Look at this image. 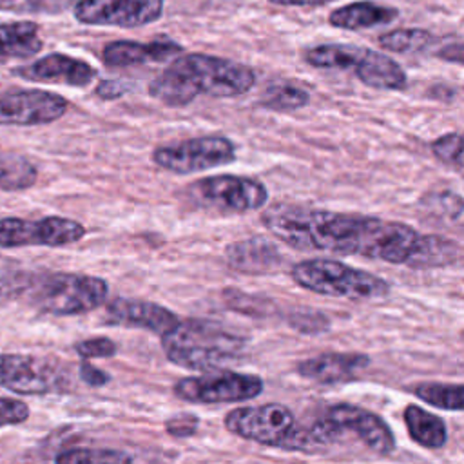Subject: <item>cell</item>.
Wrapping results in <instances>:
<instances>
[{"label": "cell", "instance_id": "6da1fadb", "mask_svg": "<svg viewBox=\"0 0 464 464\" xmlns=\"http://www.w3.org/2000/svg\"><path fill=\"white\" fill-rule=\"evenodd\" d=\"M261 221L297 250L364 256L411 268L448 266L460 257V245L450 237L419 234L410 225L373 216L276 203L261 214Z\"/></svg>", "mask_w": 464, "mask_h": 464}, {"label": "cell", "instance_id": "7a4b0ae2", "mask_svg": "<svg viewBox=\"0 0 464 464\" xmlns=\"http://www.w3.org/2000/svg\"><path fill=\"white\" fill-rule=\"evenodd\" d=\"M256 83V72L221 56L188 53L176 56L149 83V94L167 107H185L198 96L236 98Z\"/></svg>", "mask_w": 464, "mask_h": 464}, {"label": "cell", "instance_id": "3957f363", "mask_svg": "<svg viewBox=\"0 0 464 464\" xmlns=\"http://www.w3.org/2000/svg\"><path fill=\"white\" fill-rule=\"evenodd\" d=\"M167 359L178 366L214 372L239 359L245 337L207 319H181L161 335Z\"/></svg>", "mask_w": 464, "mask_h": 464}, {"label": "cell", "instance_id": "277c9868", "mask_svg": "<svg viewBox=\"0 0 464 464\" xmlns=\"http://www.w3.org/2000/svg\"><path fill=\"white\" fill-rule=\"evenodd\" d=\"M22 295L40 312L78 315L102 306L109 295V285L89 274L27 272Z\"/></svg>", "mask_w": 464, "mask_h": 464}, {"label": "cell", "instance_id": "5b68a950", "mask_svg": "<svg viewBox=\"0 0 464 464\" xmlns=\"http://www.w3.org/2000/svg\"><path fill=\"white\" fill-rule=\"evenodd\" d=\"M353 435L370 451L390 455L395 450V437L382 417L355 404H334L312 424L304 426V453H319Z\"/></svg>", "mask_w": 464, "mask_h": 464}, {"label": "cell", "instance_id": "8992f818", "mask_svg": "<svg viewBox=\"0 0 464 464\" xmlns=\"http://www.w3.org/2000/svg\"><path fill=\"white\" fill-rule=\"evenodd\" d=\"M290 276L301 288L332 297L372 299L382 297L390 292L386 279L324 257L295 263L290 270Z\"/></svg>", "mask_w": 464, "mask_h": 464}, {"label": "cell", "instance_id": "52a82bcc", "mask_svg": "<svg viewBox=\"0 0 464 464\" xmlns=\"http://www.w3.org/2000/svg\"><path fill=\"white\" fill-rule=\"evenodd\" d=\"M225 428L246 440L286 451L304 450V424L279 402L234 408L225 415Z\"/></svg>", "mask_w": 464, "mask_h": 464}, {"label": "cell", "instance_id": "ba28073f", "mask_svg": "<svg viewBox=\"0 0 464 464\" xmlns=\"http://www.w3.org/2000/svg\"><path fill=\"white\" fill-rule=\"evenodd\" d=\"M0 388L18 395H49L71 390L67 368L51 357L0 353Z\"/></svg>", "mask_w": 464, "mask_h": 464}, {"label": "cell", "instance_id": "9c48e42d", "mask_svg": "<svg viewBox=\"0 0 464 464\" xmlns=\"http://www.w3.org/2000/svg\"><path fill=\"white\" fill-rule=\"evenodd\" d=\"M185 192L199 207L237 214L257 210L268 201V190L261 181L237 174L199 178L185 187Z\"/></svg>", "mask_w": 464, "mask_h": 464}, {"label": "cell", "instance_id": "30bf717a", "mask_svg": "<svg viewBox=\"0 0 464 464\" xmlns=\"http://www.w3.org/2000/svg\"><path fill=\"white\" fill-rule=\"evenodd\" d=\"M236 160V145L225 136H196L152 150V161L174 174H192L208 170Z\"/></svg>", "mask_w": 464, "mask_h": 464}, {"label": "cell", "instance_id": "8fae6325", "mask_svg": "<svg viewBox=\"0 0 464 464\" xmlns=\"http://www.w3.org/2000/svg\"><path fill=\"white\" fill-rule=\"evenodd\" d=\"M172 392L181 401L194 404L241 402L257 397L263 392V381L252 373L221 370L198 377H183L172 386Z\"/></svg>", "mask_w": 464, "mask_h": 464}, {"label": "cell", "instance_id": "7c38bea8", "mask_svg": "<svg viewBox=\"0 0 464 464\" xmlns=\"http://www.w3.org/2000/svg\"><path fill=\"white\" fill-rule=\"evenodd\" d=\"M85 232V227L71 218L45 216L24 219L11 216L0 219V246H65L80 241Z\"/></svg>", "mask_w": 464, "mask_h": 464}, {"label": "cell", "instance_id": "4fadbf2b", "mask_svg": "<svg viewBox=\"0 0 464 464\" xmlns=\"http://www.w3.org/2000/svg\"><path fill=\"white\" fill-rule=\"evenodd\" d=\"M163 14V0H78L74 18L83 25L141 27Z\"/></svg>", "mask_w": 464, "mask_h": 464}, {"label": "cell", "instance_id": "5bb4252c", "mask_svg": "<svg viewBox=\"0 0 464 464\" xmlns=\"http://www.w3.org/2000/svg\"><path fill=\"white\" fill-rule=\"evenodd\" d=\"M69 102L44 89H14L0 92V125H45L60 120Z\"/></svg>", "mask_w": 464, "mask_h": 464}, {"label": "cell", "instance_id": "9a60e30c", "mask_svg": "<svg viewBox=\"0 0 464 464\" xmlns=\"http://www.w3.org/2000/svg\"><path fill=\"white\" fill-rule=\"evenodd\" d=\"M103 321L116 326L143 328L161 337L179 321V315L152 301L114 297L107 303Z\"/></svg>", "mask_w": 464, "mask_h": 464}, {"label": "cell", "instance_id": "2e32d148", "mask_svg": "<svg viewBox=\"0 0 464 464\" xmlns=\"http://www.w3.org/2000/svg\"><path fill=\"white\" fill-rule=\"evenodd\" d=\"M14 74L29 82L87 87L96 78V69L80 58L63 53H51L29 65L16 67Z\"/></svg>", "mask_w": 464, "mask_h": 464}, {"label": "cell", "instance_id": "e0dca14e", "mask_svg": "<svg viewBox=\"0 0 464 464\" xmlns=\"http://www.w3.org/2000/svg\"><path fill=\"white\" fill-rule=\"evenodd\" d=\"M370 364L366 353L355 352H328L297 362L295 370L301 377L319 384H339L352 381L361 370Z\"/></svg>", "mask_w": 464, "mask_h": 464}, {"label": "cell", "instance_id": "ac0fdd59", "mask_svg": "<svg viewBox=\"0 0 464 464\" xmlns=\"http://www.w3.org/2000/svg\"><path fill=\"white\" fill-rule=\"evenodd\" d=\"M183 53V45L170 40H154L141 44L136 40H116L109 42L102 51V62L111 69L158 63L174 60Z\"/></svg>", "mask_w": 464, "mask_h": 464}, {"label": "cell", "instance_id": "d6986e66", "mask_svg": "<svg viewBox=\"0 0 464 464\" xmlns=\"http://www.w3.org/2000/svg\"><path fill=\"white\" fill-rule=\"evenodd\" d=\"M225 261L237 272L261 274L276 270L283 263V256L276 243L265 237H252L227 245Z\"/></svg>", "mask_w": 464, "mask_h": 464}, {"label": "cell", "instance_id": "ffe728a7", "mask_svg": "<svg viewBox=\"0 0 464 464\" xmlns=\"http://www.w3.org/2000/svg\"><path fill=\"white\" fill-rule=\"evenodd\" d=\"M353 71H355V76L366 87H372V89L401 91L408 83L406 72L399 62L368 47H362Z\"/></svg>", "mask_w": 464, "mask_h": 464}, {"label": "cell", "instance_id": "44dd1931", "mask_svg": "<svg viewBox=\"0 0 464 464\" xmlns=\"http://www.w3.org/2000/svg\"><path fill=\"white\" fill-rule=\"evenodd\" d=\"M399 9L390 5H381L372 0H359L334 9L328 14V24L337 29L361 31L379 25H388L397 20Z\"/></svg>", "mask_w": 464, "mask_h": 464}, {"label": "cell", "instance_id": "7402d4cb", "mask_svg": "<svg viewBox=\"0 0 464 464\" xmlns=\"http://www.w3.org/2000/svg\"><path fill=\"white\" fill-rule=\"evenodd\" d=\"M38 24L31 20L0 24V58H31L44 47Z\"/></svg>", "mask_w": 464, "mask_h": 464}, {"label": "cell", "instance_id": "603a6c76", "mask_svg": "<svg viewBox=\"0 0 464 464\" xmlns=\"http://www.w3.org/2000/svg\"><path fill=\"white\" fill-rule=\"evenodd\" d=\"M404 422L410 437L422 448L437 450L448 442L444 420L417 404H408L404 408Z\"/></svg>", "mask_w": 464, "mask_h": 464}, {"label": "cell", "instance_id": "cb8c5ba5", "mask_svg": "<svg viewBox=\"0 0 464 464\" xmlns=\"http://www.w3.org/2000/svg\"><path fill=\"white\" fill-rule=\"evenodd\" d=\"M362 47L352 44H319L304 49L303 60L315 69H353Z\"/></svg>", "mask_w": 464, "mask_h": 464}, {"label": "cell", "instance_id": "d4e9b609", "mask_svg": "<svg viewBox=\"0 0 464 464\" xmlns=\"http://www.w3.org/2000/svg\"><path fill=\"white\" fill-rule=\"evenodd\" d=\"M36 179L38 169L31 160L16 152H0V190H27L36 183Z\"/></svg>", "mask_w": 464, "mask_h": 464}, {"label": "cell", "instance_id": "484cf974", "mask_svg": "<svg viewBox=\"0 0 464 464\" xmlns=\"http://www.w3.org/2000/svg\"><path fill=\"white\" fill-rule=\"evenodd\" d=\"M308 102H310L308 91L290 82H272L259 94V105L276 112L297 111L308 105Z\"/></svg>", "mask_w": 464, "mask_h": 464}, {"label": "cell", "instance_id": "4316f807", "mask_svg": "<svg viewBox=\"0 0 464 464\" xmlns=\"http://www.w3.org/2000/svg\"><path fill=\"white\" fill-rule=\"evenodd\" d=\"M435 34H431L426 29L420 27H410V29H393L388 33H382L377 42L382 49L397 54H413V53H424L435 44Z\"/></svg>", "mask_w": 464, "mask_h": 464}, {"label": "cell", "instance_id": "83f0119b", "mask_svg": "<svg viewBox=\"0 0 464 464\" xmlns=\"http://www.w3.org/2000/svg\"><path fill=\"white\" fill-rule=\"evenodd\" d=\"M462 384H446V382H419L411 388V393L420 401L448 411H462Z\"/></svg>", "mask_w": 464, "mask_h": 464}, {"label": "cell", "instance_id": "f1b7e54d", "mask_svg": "<svg viewBox=\"0 0 464 464\" xmlns=\"http://www.w3.org/2000/svg\"><path fill=\"white\" fill-rule=\"evenodd\" d=\"M54 464H134L132 459L107 448H69L54 457Z\"/></svg>", "mask_w": 464, "mask_h": 464}, {"label": "cell", "instance_id": "f546056e", "mask_svg": "<svg viewBox=\"0 0 464 464\" xmlns=\"http://www.w3.org/2000/svg\"><path fill=\"white\" fill-rule=\"evenodd\" d=\"M433 156L444 165L462 170V134L460 132H446L431 141L430 145Z\"/></svg>", "mask_w": 464, "mask_h": 464}, {"label": "cell", "instance_id": "4dcf8cb0", "mask_svg": "<svg viewBox=\"0 0 464 464\" xmlns=\"http://www.w3.org/2000/svg\"><path fill=\"white\" fill-rule=\"evenodd\" d=\"M118 346L112 339L109 337H89V339H82L74 344V352L82 357V359H107L112 357L116 353Z\"/></svg>", "mask_w": 464, "mask_h": 464}, {"label": "cell", "instance_id": "1f68e13d", "mask_svg": "<svg viewBox=\"0 0 464 464\" xmlns=\"http://www.w3.org/2000/svg\"><path fill=\"white\" fill-rule=\"evenodd\" d=\"M225 301L230 308H236L241 314H248V315H265L266 310L263 304L270 303L268 299H261L259 295H248L234 288L225 290Z\"/></svg>", "mask_w": 464, "mask_h": 464}, {"label": "cell", "instance_id": "d6a6232c", "mask_svg": "<svg viewBox=\"0 0 464 464\" xmlns=\"http://www.w3.org/2000/svg\"><path fill=\"white\" fill-rule=\"evenodd\" d=\"M288 323L292 324V328L303 332V334H317L328 328V319L324 314L317 312V310H299L294 312L288 317Z\"/></svg>", "mask_w": 464, "mask_h": 464}, {"label": "cell", "instance_id": "836d02e7", "mask_svg": "<svg viewBox=\"0 0 464 464\" xmlns=\"http://www.w3.org/2000/svg\"><path fill=\"white\" fill-rule=\"evenodd\" d=\"M31 415L27 402L20 399L0 397V426L24 424Z\"/></svg>", "mask_w": 464, "mask_h": 464}, {"label": "cell", "instance_id": "e575fe53", "mask_svg": "<svg viewBox=\"0 0 464 464\" xmlns=\"http://www.w3.org/2000/svg\"><path fill=\"white\" fill-rule=\"evenodd\" d=\"M198 426H199V417L188 411L176 413L165 420V431L170 437H178V439H187L196 435Z\"/></svg>", "mask_w": 464, "mask_h": 464}, {"label": "cell", "instance_id": "d590c367", "mask_svg": "<svg viewBox=\"0 0 464 464\" xmlns=\"http://www.w3.org/2000/svg\"><path fill=\"white\" fill-rule=\"evenodd\" d=\"M130 85L125 83V82H120V80H103L96 85L94 89V94L102 100H116V98H121L129 92Z\"/></svg>", "mask_w": 464, "mask_h": 464}, {"label": "cell", "instance_id": "8d00e7d4", "mask_svg": "<svg viewBox=\"0 0 464 464\" xmlns=\"http://www.w3.org/2000/svg\"><path fill=\"white\" fill-rule=\"evenodd\" d=\"M78 375L80 379L89 384V386H105L109 381H111V375L105 373L103 370L92 366L91 362H87L85 359L80 362V368H78Z\"/></svg>", "mask_w": 464, "mask_h": 464}, {"label": "cell", "instance_id": "74e56055", "mask_svg": "<svg viewBox=\"0 0 464 464\" xmlns=\"http://www.w3.org/2000/svg\"><path fill=\"white\" fill-rule=\"evenodd\" d=\"M439 58L446 60V62H453L457 65L462 63V44L460 42H455V44H446L439 53H437Z\"/></svg>", "mask_w": 464, "mask_h": 464}, {"label": "cell", "instance_id": "f35d334b", "mask_svg": "<svg viewBox=\"0 0 464 464\" xmlns=\"http://www.w3.org/2000/svg\"><path fill=\"white\" fill-rule=\"evenodd\" d=\"M276 5H286V7H315V5H324L334 0H266Z\"/></svg>", "mask_w": 464, "mask_h": 464}, {"label": "cell", "instance_id": "ab89813d", "mask_svg": "<svg viewBox=\"0 0 464 464\" xmlns=\"http://www.w3.org/2000/svg\"><path fill=\"white\" fill-rule=\"evenodd\" d=\"M25 2H29V7L31 9H54V2H65L67 4V0H25Z\"/></svg>", "mask_w": 464, "mask_h": 464}]
</instances>
